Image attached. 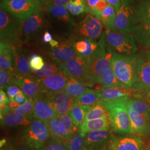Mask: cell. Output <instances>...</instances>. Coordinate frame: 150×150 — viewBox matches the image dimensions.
I'll use <instances>...</instances> for the list:
<instances>
[{"label":"cell","instance_id":"6da1fadb","mask_svg":"<svg viewBox=\"0 0 150 150\" xmlns=\"http://www.w3.org/2000/svg\"><path fill=\"white\" fill-rule=\"evenodd\" d=\"M129 97L112 100H100L98 103L107 108L109 120L113 132L120 134H131L130 121L127 108V100Z\"/></svg>","mask_w":150,"mask_h":150},{"label":"cell","instance_id":"7a4b0ae2","mask_svg":"<svg viewBox=\"0 0 150 150\" xmlns=\"http://www.w3.org/2000/svg\"><path fill=\"white\" fill-rule=\"evenodd\" d=\"M101 38L107 51L113 54L130 56L137 51L136 39L131 33H123L106 28Z\"/></svg>","mask_w":150,"mask_h":150},{"label":"cell","instance_id":"3957f363","mask_svg":"<svg viewBox=\"0 0 150 150\" xmlns=\"http://www.w3.org/2000/svg\"><path fill=\"white\" fill-rule=\"evenodd\" d=\"M51 136L46 123L33 118L31 124L20 134L15 144L26 145L35 150H41Z\"/></svg>","mask_w":150,"mask_h":150},{"label":"cell","instance_id":"277c9868","mask_svg":"<svg viewBox=\"0 0 150 150\" xmlns=\"http://www.w3.org/2000/svg\"><path fill=\"white\" fill-rule=\"evenodd\" d=\"M137 61V56L134 55L113 54L111 67L116 77L127 88H131L134 84Z\"/></svg>","mask_w":150,"mask_h":150},{"label":"cell","instance_id":"5b68a950","mask_svg":"<svg viewBox=\"0 0 150 150\" xmlns=\"http://www.w3.org/2000/svg\"><path fill=\"white\" fill-rule=\"evenodd\" d=\"M50 27L48 17L44 8L39 10L22 25L21 38L22 43L38 40Z\"/></svg>","mask_w":150,"mask_h":150},{"label":"cell","instance_id":"8992f818","mask_svg":"<svg viewBox=\"0 0 150 150\" xmlns=\"http://www.w3.org/2000/svg\"><path fill=\"white\" fill-rule=\"evenodd\" d=\"M48 17L49 26L53 31L66 36H71L76 24L70 17L65 6L47 7L44 8Z\"/></svg>","mask_w":150,"mask_h":150},{"label":"cell","instance_id":"52a82bcc","mask_svg":"<svg viewBox=\"0 0 150 150\" xmlns=\"http://www.w3.org/2000/svg\"><path fill=\"white\" fill-rule=\"evenodd\" d=\"M104 26L99 19L88 13L86 17L76 25L70 38L72 40H93L101 38L104 32Z\"/></svg>","mask_w":150,"mask_h":150},{"label":"cell","instance_id":"ba28073f","mask_svg":"<svg viewBox=\"0 0 150 150\" xmlns=\"http://www.w3.org/2000/svg\"><path fill=\"white\" fill-rule=\"evenodd\" d=\"M22 25L8 12L1 8L0 32L1 42L8 43L12 47H21Z\"/></svg>","mask_w":150,"mask_h":150},{"label":"cell","instance_id":"9c48e42d","mask_svg":"<svg viewBox=\"0 0 150 150\" xmlns=\"http://www.w3.org/2000/svg\"><path fill=\"white\" fill-rule=\"evenodd\" d=\"M102 46L98 51L86 62L89 77L94 85L98 83V81L103 74L111 67V61L113 54L107 51L101 38Z\"/></svg>","mask_w":150,"mask_h":150},{"label":"cell","instance_id":"30bf717a","mask_svg":"<svg viewBox=\"0 0 150 150\" xmlns=\"http://www.w3.org/2000/svg\"><path fill=\"white\" fill-rule=\"evenodd\" d=\"M139 23L132 0H121L114 23V31L132 34Z\"/></svg>","mask_w":150,"mask_h":150},{"label":"cell","instance_id":"8fae6325","mask_svg":"<svg viewBox=\"0 0 150 150\" xmlns=\"http://www.w3.org/2000/svg\"><path fill=\"white\" fill-rule=\"evenodd\" d=\"M1 8L10 14L21 25L38 11L35 0H1Z\"/></svg>","mask_w":150,"mask_h":150},{"label":"cell","instance_id":"7c38bea8","mask_svg":"<svg viewBox=\"0 0 150 150\" xmlns=\"http://www.w3.org/2000/svg\"><path fill=\"white\" fill-rule=\"evenodd\" d=\"M60 65L63 71L78 82L88 87L94 86L88 75L87 62L80 56Z\"/></svg>","mask_w":150,"mask_h":150},{"label":"cell","instance_id":"4fadbf2b","mask_svg":"<svg viewBox=\"0 0 150 150\" xmlns=\"http://www.w3.org/2000/svg\"><path fill=\"white\" fill-rule=\"evenodd\" d=\"M59 45L56 48H50L45 54L53 62L61 64L74 59L77 56L75 50L74 41L71 38H59Z\"/></svg>","mask_w":150,"mask_h":150},{"label":"cell","instance_id":"5bb4252c","mask_svg":"<svg viewBox=\"0 0 150 150\" xmlns=\"http://www.w3.org/2000/svg\"><path fill=\"white\" fill-rule=\"evenodd\" d=\"M69 79L70 76L62 71L46 77L36 78V80L43 94L50 95L64 91Z\"/></svg>","mask_w":150,"mask_h":150},{"label":"cell","instance_id":"9a60e30c","mask_svg":"<svg viewBox=\"0 0 150 150\" xmlns=\"http://www.w3.org/2000/svg\"><path fill=\"white\" fill-rule=\"evenodd\" d=\"M111 129L91 131L85 134V147L90 150H106L115 136Z\"/></svg>","mask_w":150,"mask_h":150},{"label":"cell","instance_id":"2e32d148","mask_svg":"<svg viewBox=\"0 0 150 150\" xmlns=\"http://www.w3.org/2000/svg\"><path fill=\"white\" fill-rule=\"evenodd\" d=\"M145 144L139 136H115L107 146V150H144Z\"/></svg>","mask_w":150,"mask_h":150},{"label":"cell","instance_id":"e0dca14e","mask_svg":"<svg viewBox=\"0 0 150 150\" xmlns=\"http://www.w3.org/2000/svg\"><path fill=\"white\" fill-rule=\"evenodd\" d=\"M45 96L51 107L56 113L57 117L69 112L74 107L76 100L69 95L64 91L53 95H45Z\"/></svg>","mask_w":150,"mask_h":150},{"label":"cell","instance_id":"ac0fdd59","mask_svg":"<svg viewBox=\"0 0 150 150\" xmlns=\"http://www.w3.org/2000/svg\"><path fill=\"white\" fill-rule=\"evenodd\" d=\"M12 83L20 87L28 98L32 100L43 94L36 78L33 76H12Z\"/></svg>","mask_w":150,"mask_h":150},{"label":"cell","instance_id":"d6986e66","mask_svg":"<svg viewBox=\"0 0 150 150\" xmlns=\"http://www.w3.org/2000/svg\"><path fill=\"white\" fill-rule=\"evenodd\" d=\"M150 86V62L147 59H139L136 67L134 84L131 87L134 92L142 91Z\"/></svg>","mask_w":150,"mask_h":150},{"label":"cell","instance_id":"ffe728a7","mask_svg":"<svg viewBox=\"0 0 150 150\" xmlns=\"http://www.w3.org/2000/svg\"><path fill=\"white\" fill-rule=\"evenodd\" d=\"M32 117L45 122L57 117L56 113L51 107L43 93L33 100Z\"/></svg>","mask_w":150,"mask_h":150},{"label":"cell","instance_id":"44dd1931","mask_svg":"<svg viewBox=\"0 0 150 150\" xmlns=\"http://www.w3.org/2000/svg\"><path fill=\"white\" fill-rule=\"evenodd\" d=\"M15 62L12 76H32L29 59H27L25 51L18 46L13 47Z\"/></svg>","mask_w":150,"mask_h":150},{"label":"cell","instance_id":"7402d4cb","mask_svg":"<svg viewBox=\"0 0 150 150\" xmlns=\"http://www.w3.org/2000/svg\"><path fill=\"white\" fill-rule=\"evenodd\" d=\"M127 108L130 121L131 134L150 136V122L143 116L136 112L131 108L128 106Z\"/></svg>","mask_w":150,"mask_h":150},{"label":"cell","instance_id":"603a6c76","mask_svg":"<svg viewBox=\"0 0 150 150\" xmlns=\"http://www.w3.org/2000/svg\"><path fill=\"white\" fill-rule=\"evenodd\" d=\"M15 58L13 47L8 43L1 42L0 44V67L2 70L10 72L12 75Z\"/></svg>","mask_w":150,"mask_h":150},{"label":"cell","instance_id":"cb8c5ba5","mask_svg":"<svg viewBox=\"0 0 150 150\" xmlns=\"http://www.w3.org/2000/svg\"><path fill=\"white\" fill-rule=\"evenodd\" d=\"M97 91L100 96V100L106 101L129 97L134 94L132 89L126 87L102 88Z\"/></svg>","mask_w":150,"mask_h":150},{"label":"cell","instance_id":"d4e9b609","mask_svg":"<svg viewBox=\"0 0 150 150\" xmlns=\"http://www.w3.org/2000/svg\"><path fill=\"white\" fill-rule=\"evenodd\" d=\"M34 118L22 115L18 113L11 112L1 119V125L4 127H28Z\"/></svg>","mask_w":150,"mask_h":150},{"label":"cell","instance_id":"484cf974","mask_svg":"<svg viewBox=\"0 0 150 150\" xmlns=\"http://www.w3.org/2000/svg\"><path fill=\"white\" fill-rule=\"evenodd\" d=\"M136 41L145 48L150 47V22H140L132 33Z\"/></svg>","mask_w":150,"mask_h":150},{"label":"cell","instance_id":"4316f807","mask_svg":"<svg viewBox=\"0 0 150 150\" xmlns=\"http://www.w3.org/2000/svg\"><path fill=\"white\" fill-rule=\"evenodd\" d=\"M110 121L108 118H102L84 121L79 127L80 131L86 134L91 131L104 130L111 129Z\"/></svg>","mask_w":150,"mask_h":150},{"label":"cell","instance_id":"83f0119b","mask_svg":"<svg viewBox=\"0 0 150 150\" xmlns=\"http://www.w3.org/2000/svg\"><path fill=\"white\" fill-rule=\"evenodd\" d=\"M48 126L51 137L61 139H69L70 138L67 134L66 130L59 117L52 118L45 122Z\"/></svg>","mask_w":150,"mask_h":150},{"label":"cell","instance_id":"f1b7e54d","mask_svg":"<svg viewBox=\"0 0 150 150\" xmlns=\"http://www.w3.org/2000/svg\"><path fill=\"white\" fill-rule=\"evenodd\" d=\"M101 99L97 91L87 88L82 95L76 98L74 106H93Z\"/></svg>","mask_w":150,"mask_h":150},{"label":"cell","instance_id":"f546056e","mask_svg":"<svg viewBox=\"0 0 150 150\" xmlns=\"http://www.w3.org/2000/svg\"><path fill=\"white\" fill-rule=\"evenodd\" d=\"M98 83L102 86V88L125 87L116 77L111 67L103 74Z\"/></svg>","mask_w":150,"mask_h":150},{"label":"cell","instance_id":"4dcf8cb0","mask_svg":"<svg viewBox=\"0 0 150 150\" xmlns=\"http://www.w3.org/2000/svg\"><path fill=\"white\" fill-rule=\"evenodd\" d=\"M32 71V76L36 78H43L62 71L61 65L54 62H50L46 59L43 68L38 71Z\"/></svg>","mask_w":150,"mask_h":150},{"label":"cell","instance_id":"1f68e13d","mask_svg":"<svg viewBox=\"0 0 150 150\" xmlns=\"http://www.w3.org/2000/svg\"><path fill=\"white\" fill-rule=\"evenodd\" d=\"M116 17L115 9L110 5H108L104 11L97 18L102 22L105 28L114 31V23Z\"/></svg>","mask_w":150,"mask_h":150},{"label":"cell","instance_id":"d6a6232c","mask_svg":"<svg viewBox=\"0 0 150 150\" xmlns=\"http://www.w3.org/2000/svg\"><path fill=\"white\" fill-rule=\"evenodd\" d=\"M92 106H76L72 107L68 113L75 125L79 128L85 121L87 114Z\"/></svg>","mask_w":150,"mask_h":150},{"label":"cell","instance_id":"836d02e7","mask_svg":"<svg viewBox=\"0 0 150 150\" xmlns=\"http://www.w3.org/2000/svg\"><path fill=\"white\" fill-rule=\"evenodd\" d=\"M88 87L76 80L70 76L69 82L64 88V91L71 96L75 98H78L87 90Z\"/></svg>","mask_w":150,"mask_h":150},{"label":"cell","instance_id":"e575fe53","mask_svg":"<svg viewBox=\"0 0 150 150\" xmlns=\"http://www.w3.org/2000/svg\"><path fill=\"white\" fill-rule=\"evenodd\" d=\"M127 106L131 108L136 112L143 116L150 122V107L147 103L129 97Z\"/></svg>","mask_w":150,"mask_h":150},{"label":"cell","instance_id":"d590c367","mask_svg":"<svg viewBox=\"0 0 150 150\" xmlns=\"http://www.w3.org/2000/svg\"><path fill=\"white\" fill-rule=\"evenodd\" d=\"M102 118L109 119V113L106 107L97 102L92 106L91 110L87 114L84 121Z\"/></svg>","mask_w":150,"mask_h":150},{"label":"cell","instance_id":"8d00e7d4","mask_svg":"<svg viewBox=\"0 0 150 150\" xmlns=\"http://www.w3.org/2000/svg\"><path fill=\"white\" fill-rule=\"evenodd\" d=\"M65 7L71 14L75 16L88 13L85 0H70Z\"/></svg>","mask_w":150,"mask_h":150},{"label":"cell","instance_id":"74e56055","mask_svg":"<svg viewBox=\"0 0 150 150\" xmlns=\"http://www.w3.org/2000/svg\"><path fill=\"white\" fill-rule=\"evenodd\" d=\"M135 10L139 22H150V0H145L141 2L135 7Z\"/></svg>","mask_w":150,"mask_h":150},{"label":"cell","instance_id":"f35d334b","mask_svg":"<svg viewBox=\"0 0 150 150\" xmlns=\"http://www.w3.org/2000/svg\"><path fill=\"white\" fill-rule=\"evenodd\" d=\"M68 141L51 137L41 150H69Z\"/></svg>","mask_w":150,"mask_h":150},{"label":"cell","instance_id":"ab89813d","mask_svg":"<svg viewBox=\"0 0 150 150\" xmlns=\"http://www.w3.org/2000/svg\"><path fill=\"white\" fill-rule=\"evenodd\" d=\"M59 118L64 125L70 138H71L80 131L79 128L75 125L69 113L61 115L59 116Z\"/></svg>","mask_w":150,"mask_h":150},{"label":"cell","instance_id":"60d3db41","mask_svg":"<svg viewBox=\"0 0 150 150\" xmlns=\"http://www.w3.org/2000/svg\"><path fill=\"white\" fill-rule=\"evenodd\" d=\"M85 134L80 131L68 141L69 150H82L85 147Z\"/></svg>","mask_w":150,"mask_h":150},{"label":"cell","instance_id":"b9f144b4","mask_svg":"<svg viewBox=\"0 0 150 150\" xmlns=\"http://www.w3.org/2000/svg\"><path fill=\"white\" fill-rule=\"evenodd\" d=\"M33 109V100L29 98L26 102L20 105L19 107L17 108L13 111L15 112L21 114L23 116L33 117H32Z\"/></svg>","mask_w":150,"mask_h":150},{"label":"cell","instance_id":"7bdbcfd3","mask_svg":"<svg viewBox=\"0 0 150 150\" xmlns=\"http://www.w3.org/2000/svg\"><path fill=\"white\" fill-rule=\"evenodd\" d=\"M29 63L31 70H41L45 64L43 57L38 54H33L29 57Z\"/></svg>","mask_w":150,"mask_h":150},{"label":"cell","instance_id":"ee69618b","mask_svg":"<svg viewBox=\"0 0 150 150\" xmlns=\"http://www.w3.org/2000/svg\"><path fill=\"white\" fill-rule=\"evenodd\" d=\"M12 75L6 70H0V86L1 89L6 91L7 88L12 84Z\"/></svg>","mask_w":150,"mask_h":150},{"label":"cell","instance_id":"f6af8a7d","mask_svg":"<svg viewBox=\"0 0 150 150\" xmlns=\"http://www.w3.org/2000/svg\"><path fill=\"white\" fill-rule=\"evenodd\" d=\"M6 91L10 101H15V97L16 96V95L18 94L19 92H21L22 90L18 86L12 84L7 88Z\"/></svg>","mask_w":150,"mask_h":150},{"label":"cell","instance_id":"bcb514c9","mask_svg":"<svg viewBox=\"0 0 150 150\" xmlns=\"http://www.w3.org/2000/svg\"><path fill=\"white\" fill-rule=\"evenodd\" d=\"M70 1V0H50L47 2L46 5L43 8L47 7L66 5Z\"/></svg>","mask_w":150,"mask_h":150},{"label":"cell","instance_id":"7dc6e473","mask_svg":"<svg viewBox=\"0 0 150 150\" xmlns=\"http://www.w3.org/2000/svg\"><path fill=\"white\" fill-rule=\"evenodd\" d=\"M28 98H29L28 97L27 95L22 91L21 92H19L18 94L16 95V96L15 97L14 100H15V101L17 102L20 106L26 102Z\"/></svg>","mask_w":150,"mask_h":150},{"label":"cell","instance_id":"c3c4849f","mask_svg":"<svg viewBox=\"0 0 150 150\" xmlns=\"http://www.w3.org/2000/svg\"><path fill=\"white\" fill-rule=\"evenodd\" d=\"M101 0H85L88 13L91 14L94 11L95 7Z\"/></svg>","mask_w":150,"mask_h":150},{"label":"cell","instance_id":"681fc988","mask_svg":"<svg viewBox=\"0 0 150 150\" xmlns=\"http://www.w3.org/2000/svg\"><path fill=\"white\" fill-rule=\"evenodd\" d=\"M12 111L8 104H0V116L1 119L6 115L11 113Z\"/></svg>","mask_w":150,"mask_h":150},{"label":"cell","instance_id":"f907efd6","mask_svg":"<svg viewBox=\"0 0 150 150\" xmlns=\"http://www.w3.org/2000/svg\"><path fill=\"white\" fill-rule=\"evenodd\" d=\"M134 96L139 97L140 98L142 97L143 98H145V100L149 98L150 97V86L142 91L137 92V93L134 94Z\"/></svg>","mask_w":150,"mask_h":150},{"label":"cell","instance_id":"816d5d0a","mask_svg":"<svg viewBox=\"0 0 150 150\" xmlns=\"http://www.w3.org/2000/svg\"><path fill=\"white\" fill-rule=\"evenodd\" d=\"M108 5L112 6L115 9L116 13L118 12L121 5V0H106Z\"/></svg>","mask_w":150,"mask_h":150},{"label":"cell","instance_id":"f5cc1de1","mask_svg":"<svg viewBox=\"0 0 150 150\" xmlns=\"http://www.w3.org/2000/svg\"><path fill=\"white\" fill-rule=\"evenodd\" d=\"M10 100L8 96H7V94L3 90L1 89L0 90V104H9Z\"/></svg>","mask_w":150,"mask_h":150},{"label":"cell","instance_id":"db71d44e","mask_svg":"<svg viewBox=\"0 0 150 150\" xmlns=\"http://www.w3.org/2000/svg\"><path fill=\"white\" fill-rule=\"evenodd\" d=\"M52 39L53 38L51 33L48 32V31L45 32L42 37V40L44 43H49Z\"/></svg>","mask_w":150,"mask_h":150},{"label":"cell","instance_id":"11a10c76","mask_svg":"<svg viewBox=\"0 0 150 150\" xmlns=\"http://www.w3.org/2000/svg\"><path fill=\"white\" fill-rule=\"evenodd\" d=\"M35 1L36 5L38 11L43 8L47 2V0H35Z\"/></svg>","mask_w":150,"mask_h":150},{"label":"cell","instance_id":"9f6ffc18","mask_svg":"<svg viewBox=\"0 0 150 150\" xmlns=\"http://www.w3.org/2000/svg\"><path fill=\"white\" fill-rule=\"evenodd\" d=\"M14 150H35L26 145L14 144Z\"/></svg>","mask_w":150,"mask_h":150},{"label":"cell","instance_id":"6f0895ef","mask_svg":"<svg viewBox=\"0 0 150 150\" xmlns=\"http://www.w3.org/2000/svg\"><path fill=\"white\" fill-rule=\"evenodd\" d=\"M0 147V150H14V144L7 141L5 145Z\"/></svg>","mask_w":150,"mask_h":150},{"label":"cell","instance_id":"680465c9","mask_svg":"<svg viewBox=\"0 0 150 150\" xmlns=\"http://www.w3.org/2000/svg\"><path fill=\"white\" fill-rule=\"evenodd\" d=\"M49 45H50L51 48H56V47H59V40L54 38L49 42Z\"/></svg>","mask_w":150,"mask_h":150},{"label":"cell","instance_id":"91938a15","mask_svg":"<svg viewBox=\"0 0 150 150\" xmlns=\"http://www.w3.org/2000/svg\"><path fill=\"white\" fill-rule=\"evenodd\" d=\"M8 105L10 106V107H11L12 111H14L17 108H18L20 106V105L16 101H10Z\"/></svg>","mask_w":150,"mask_h":150},{"label":"cell","instance_id":"94428289","mask_svg":"<svg viewBox=\"0 0 150 150\" xmlns=\"http://www.w3.org/2000/svg\"><path fill=\"white\" fill-rule=\"evenodd\" d=\"M146 59L150 62V49L147 51V53H146Z\"/></svg>","mask_w":150,"mask_h":150},{"label":"cell","instance_id":"6125c7cd","mask_svg":"<svg viewBox=\"0 0 150 150\" xmlns=\"http://www.w3.org/2000/svg\"><path fill=\"white\" fill-rule=\"evenodd\" d=\"M146 100V101L147 102V104L149 105V106L150 107V97L148 98H147Z\"/></svg>","mask_w":150,"mask_h":150},{"label":"cell","instance_id":"be15d7a7","mask_svg":"<svg viewBox=\"0 0 150 150\" xmlns=\"http://www.w3.org/2000/svg\"><path fill=\"white\" fill-rule=\"evenodd\" d=\"M82 150H88V149H87V148H86V147H84V148H83V149H82Z\"/></svg>","mask_w":150,"mask_h":150},{"label":"cell","instance_id":"e7e4bbea","mask_svg":"<svg viewBox=\"0 0 150 150\" xmlns=\"http://www.w3.org/2000/svg\"><path fill=\"white\" fill-rule=\"evenodd\" d=\"M50 1V0H47V2H48V1Z\"/></svg>","mask_w":150,"mask_h":150},{"label":"cell","instance_id":"03108f58","mask_svg":"<svg viewBox=\"0 0 150 150\" xmlns=\"http://www.w3.org/2000/svg\"></svg>","mask_w":150,"mask_h":150}]
</instances>
